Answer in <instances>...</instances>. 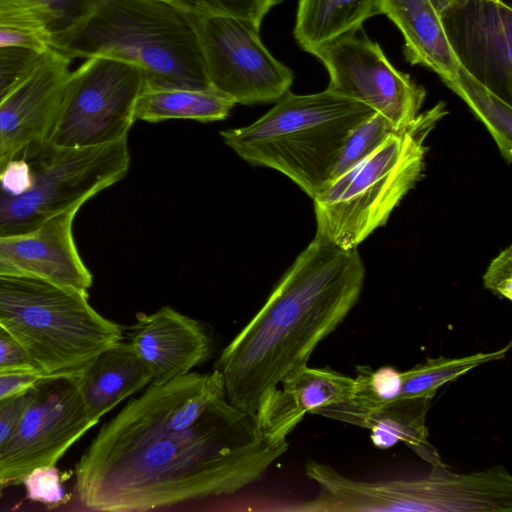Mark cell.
I'll list each match as a JSON object with an SVG mask.
<instances>
[{"label":"cell","mask_w":512,"mask_h":512,"mask_svg":"<svg viewBox=\"0 0 512 512\" xmlns=\"http://www.w3.org/2000/svg\"><path fill=\"white\" fill-rule=\"evenodd\" d=\"M288 447L227 400L218 369L189 372L151 382L101 427L76 464L75 491L82 506L105 512L230 495L260 480Z\"/></svg>","instance_id":"cell-1"},{"label":"cell","mask_w":512,"mask_h":512,"mask_svg":"<svg viewBox=\"0 0 512 512\" xmlns=\"http://www.w3.org/2000/svg\"><path fill=\"white\" fill-rule=\"evenodd\" d=\"M364 280L357 248L343 249L315 235L218 358L227 400L255 414L262 396L306 366L317 345L343 322Z\"/></svg>","instance_id":"cell-2"},{"label":"cell","mask_w":512,"mask_h":512,"mask_svg":"<svg viewBox=\"0 0 512 512\" xmlns=\"http://www.w3.org/2000/svg\"><path fill=\"white\" fill-rule=\"evenodd\" d=\"M52 48L71 59L109 57L135 64L146 87H210L197 15L165 0H95L54 32Z\"/></svg>","instance_id":"cell-3"},{"label":"cell","mask_w":512,"mask_h":512,"mask_svg":"<svg viewBox=\"0 0 512 512\" xmlns=\"http://www.w3.org/2000/svg\"><path fill=\"white\" fill-rule=\"evenodd\" d=\"M374 113L327 89L303 95L289 91L252 124L220 135L240 158L277 170L313 198L329 181L350 133Z\"/></svg>","instance_id":"cell-4"},{"label":"cell","mask_w":512,"mask_h":512,"mask_svg":"<svg viewBox=\"0 0 512 512\" xmlns=\"http://www.w3.org/2000/svg\"><path fill=\"white\" fill-rule=\"evenodd\" d=\"M447 111L443 102L419 113L407 128L343 173L312 198L316 235L343 249L357 248L384 226L393 210L423 175L425 140Z\"/></svg>","instance_id":"cell-5"},{"label":"cell","mask_w":512,"mask_h":512,"mask_svg":"<svg viewBox=\"0 0 512 512\" xmlns=\"http://www.w3.org/2000/svg\"><path fill=\"white\" fill-rule=\"evenodd\" d=\"M0 327L44 376L78 373L123 339L122 327L89 304L87 291L26 275L0 274Z\"/></svg>","instance_id":"cell-6"},{"label":"cell","mask_w":512,"mask_h":512,"mask_svg":"<svg viewBox=\"0 0 512 512\" xmlns=\"http://www.w3.org/2000/svg\"><path fill=\"white\" fill-rule=\"evenodd\" d=\"M305 473L319 494L295 510L308 512H511L512 477L502 465L456 473L445 463L414 477L382 481L348 478L309 459Z\"/></svg>","instance_id":"cell-7"},{"label":"cell","mask_w":512,"mask_h":512,"mask_svg":"<svg viewBox=\"0 0 512 512\" xmlns=\"http://www.w3.org/2000/svg\"><path fill=\"white\" fill-rule=\"evenodd\" d=\"M32 184L19 195L0 191V236L32 231L80 207L121 180L130 165L127 139L80 148L34 145L26 151Z\"/></svg>","instance_id":"cell-8"},{"label":"cell","mask_w":512,"mask_h":512,"mask_svg":"<svg viewBox=\"0 0 512 512\" xmlns=\"http://www.w3.org/2000/svg\"><path fill=\"white\" fill-rule=\"evenodd\" d=\"M146 75L139 66L109 57L87 58L71 71L45 144L98 146L127 139Z\"/></svg>","instance_id":"cell-9"},{"label":"cell","mask_w":512,"mask_h":512,"mask_svg":"<svg viewBox=\"0 0 512 512\" xmlns=\"http://www.w3.org/2000/svg\"><path fill=\"white\" fill-rule=\"evenodd\" d=\"M79 373L42 376L14 433L0 449V490L33 469L55 465L95 422L83 402Z\"/></svg>","instance_id":"cell-10"},{"label":"cell","mask_w":512,"mask_h":512,"mask_svg":"<svg viewBox=\"0 0 512 512\" xmlns=\"http://www.w3.org/2000/svg\"><path fill=\"white\" fill-rule=\"evenodd\" d=\"M210 87L235 103L276 102L290 91L292 70L263 44L252 23L228 15L197 16Z\"/></svg>","instance_id":"cell-11"},{"label":"cell","mask_w":512,"mask_h":512,"mask_svg":"<svg viewBox=\"0 0 512 512\" xmlns=\"http://www.w3.org/2000/svg\"><path fill=\"white\" fill-rule=\"evenodd\" d=\"M310 54L328 72L327 90L368 105L401 129L418 116L425 89L396 69L378 43L354 33Z\"/></svg>","instance_id":"cell-12"},{"label":"cell","mask_w":512,"mask_h":512,"mask_svg":"<svg viewBox=\"0 0 512 512\" xmlns=\"http://www.w3.org/2000/svg\"><path fill=\"white\" fill-rule=\"evenodd\" d=\"M439 14L446 40L460 67L511 104L510 6L503 0H450Z\"/></svg>","instance_id":"cell-13"},{"label":"cell","mask_w":512,"mask_h":512,"mask_svg":"<svg viewBox=\"0 0 512 512\" xmlns=\"http://www.w3.org/2000/svg\"><path fill=\"white\" fill-rule=\"evenodd\" d=\"M72 60L54 48L39 53L0 100V169L28 148L46 142Z\"/></svg>","instance_id":"cell-14"},{"label":"cell","mask_w":512,"mask_h":512,"mask_svg":"<svg viewBox=\"0 0 512 512\" xmlns=\"http://www.w3.org/2000/svg\"><path fill=\"white\" fill-rule=\"evenodd\" d=\"M77 212L62 213L26 233L0 236V274L33 276L87 291L92 274L72 232Z\"/></svg>","instance_id":"cell-15"},{"label":"cell","mask_w":512,"mask_h":512,"mask_svg":"<svg viewBox=\"0 0 512 512\" xmlns=\"http://www.w3.org/2000/svg\"><path fill=\"white\" fill-rule=\"evenodd\" d=\"M128 336L157 384L191 372L212 352V339L203 324L168 306L149 315L138 313Z\"/></svg>","instance_id":"cell-16"},{"label":"cell","mask_w":512,"mask_h":512,"mask_svg":"<svg viewBox=\"0 0 512 512\" xmlns=\"http://www.w3.org/2000/svg\"><path fill=\"white\" fill-rule=\"evenodd\" d=\"M260 399L255 416L264 437L272 443L287 442V436L307 413L347 401L354 378L329 367L307 365L287 377Z\"/></svg>","instance_id":"cell-17"},{"label":"cell","mask_w":512,"mask_h":512,"mask_svg":"<svg viewBox=\"0 0 512 512\" xmlns=\"http://www.w3.org/2000/svg\"><path fill=\"white\" fill-rule=\"evenodd\" d=\"M404 38V55L411 65L436 73L443 83L452 81L460 67L446 40L439 11L432 0H378Z\"/></svg>","instance_id":"cell-18"},{"label":"cell","mask_w":512,"mask_h":512,"mask_svg":"<svg viewBox=\"0 0 512 512\" xmlns=\"http://www.w3.org/2000/svg\"><path fill=\"white\" fill-rule=\"evenodd\" d=\"M153 378L129 342H119L100 353L79 373V389L90 419L96 424L125 398Z\"/></svg>","instance_id":"cell-19"},{"label":"cell","mask_w":512,"mask_h":512,"mask_svg":"<svg viewBox=\"0 0 512 512\" xmlns=\"http://www.w3.org/2000/svg\"><path fill=\"white\" fill-rule=\"evenodd\" d=\"M378 14V0H298L293 35L299 47L311 53L356 33Z\"/></svg>","instance_id":"cell-20"},{"label":"cell","mask_w":512,"mask_h":512,"mask_svg":"<svg viewBox=\"0 0 512 512\" xmlns=\"http://www.w3.org/2000/svg\"><path fill=\"white\" fill-rule=\"evenodd\" d=\"M432 399H398L371 413L362 428L370 431V439L378 449H389L402 442L431 466L439 464L441 457L428 441L426 426V415Z\"/></svg>","instance_id":"cell-21"},{"label":"cell","mask_w":512,"mask_h":512,"mask_svg":"<svg viewBox=\"0 0 512 512\" xmlns=\"http://www.w3.org/2000/svg\"><path fill=\"white\" fill-rule=\"evenodd\" d=\"M236 103L212 87L153 88L144 86L134 119L156 123L167 119L211 122L225 119Z\"/></svg>","instance_id":"cell-22"},{"label":"cell","mask_w":512,"mask_h":512,"mask_svg":"<svg viewBox=\"0 0 512 512\" xmlns=\"http://www.w3.org/2000/svg\"><path fill=\"white\" fill-rule=\"evenodd\" d=\"M402 372L392 366L376 370L369 366L356 368L352 396L345 402L325 407L317 415L362 427L373 412L399 399Z\"/></svg>","instance_id":"cell-23"},{"label":"cell","mask_w":512,"mask_h":512,"mask_svg":"<svg viewBox=\"0 0 512 512\" xmlns=\"http://www.w3.org/2000/svg\"><path fill=\"white\" fill-rule=\"evenodd\" d=\"M58 26V16L40 2L0 0V49L43 52L52 48Z\"/></svg>","instance_id":"cell-24"},{"label":"cell","mask_w":512,"mask_h":512,"mask_svg":"<svg viewBox=\"0 0 512 512\" xmlns=\"http://www.w3.org/2000/svg\"><path fill=\"white\" fill-rule=\"evenodd\" d=\"M466 102L486 126L497 147L510 164L512 160V106L459 67L455 78L445 84Z\"/></svg>","instance_id":"cell-25"},{"label":"cell","mask_w":512,"mask_h":512,"mask_svg":"<svg viewBox=\"0 0 512 512\" xmlns=\"http://www.w3.org/2000/svg\"><path fill=\"white\" fill-rule=\"evenodd\" d=\"M511 343L492 351L479 352L458 358H428L416 366L402 371V390L399 399L434 397L438 388L454 381L470 370L488 362L502 360Z\"/></svg>","instance_id":"cell-26"},{"label":"cell","mask_w":512,"mask_h":512,"mask_svg":"<svg viewBox=\"0 0 512 512\" xmlns=\"http://www.w3.org/2000/svg\"><path fill=\"white\" fill-rule=\"evenodd\" d=\"M403 129L398 128L386 117L375 112L350 133L341 149L330 179L343 173L367 156L390 135Z\"/></svg>","instance_id":"cell-27"},{"label":"cell","mask_w":512,"mask_h":512,"mask_svg":"<svg viewBox=\"0 0 512 512\" xmlns=\"http://www.w3.org/2000/svg\"><path fill=\"white\" fill-rule=\"evenodd\" d=\"M194 15H228L260 29L265 16L283 0H165Z\"/></svg>","instance_id":"cell-28"},{"label":"cell","mask_w":512,"mask_h":512,"mask_svg":"<svg viewBox=\"0 0 512 512\" xmlns=\"http://www.w3.org/2000/svg\"><path fill=\"white\" fill-rule=\"evenodd\" d=\"M29 500L38 502L48 508L63 505L67 499L60 472L55 465L42 466L29 472L21 482Z\"/></svg>","instance_id":"cell-29"},{"label":"cell","mask_w":512,"mask_h":512,"mask_svg":"<svg viewBox=\"0 0 512 512\" xmlns=\"http://www.w3.org/2000/svg\"><path fill=\"white\" fill-rule=\"evenodd\" d=\"M484 287L496 296L512 299V248L509 245L489 264L483 275Z\"/></svg>","instance_id":"cell-30"},{"label":"cell","mask_w":512,"mask_h":512,"mask_svg":"<svg viewBox=\"0 0 512 512\" xmlns=\"http://www.w3.org/2000/svg\"><path fill=\"white\" fill-rule=\"evenodd\" d=\"M39 53L24 48L0 49V100Z\"/></svg>","instance_id":"cell-31"},{"label":"cell","mask_w":512,"mask_h":512,"mask_svg":"<svg viewBox=\"0 0 512 512\" xmlns=\"http://www.w3.org/2000/svg\"><path fill=\"white\" fill-rule=\"evenodd\" d=\"M22 372L42 375L20 343L0 327V374Z\"/></svg>","instance_id":"cell-32"},{"label":"cell","mask_w":512,"mask_h":512,"mask_svg":"<svg viewBox=\"0 0 512 512\" xmlns=\"http://www.w3.org/2000/svg\"><path fill=\"white\" fill-rule=\"evenodd\" d=\"M35 395V384L0 400V449L14 433L23 413Z\"/></svg>","instance_id":"cell-33"},{"label":"cell","mask_w":512,"mask_h":512,"mask_svg":"<svg viewBox=\"0 0 512 512\" xmlns=\"http://www.w3.org/2000/svg\"><path fill=\"white\" fill-rule=\"evenodd\" d=\"M32 184V168L26 156L13 158L0 169V191L19 195Z\"/></svg>","instance_id":"cell-34"},{"label":"cell","mask_w":512,"mask_h":512,"mask_svg":"<svg viewBox=\"0 0 512 512\" xmlns=\"http://www.w3.org/2000/svg\"><path fill=\"white\" fill-rule=\"evenodd\" d=\"M49 7L59 19L57 30L70 24L85 13L95 0H34ZM56 30V31H57Z\"/></svg>","instance_id":"cell-35"},{"label":"cell","mask_w":512,"mask_h":512,"mask_svg":"<svg viewBox=\"0 0 512 512\" xmlns=\"http://www.w3.org/2000/svg\"><path fill=\"white\" fill-rule=\"evenodd\" d=\"M42 376L25 372L0 374V400L32 387Z\"/></svg>","instance_id":"cell-36"},{"label":"cell","mask_w":512,"mask_h":512,"mask_svg":"<svg viewBox=\"0 0 512 512\" xmlns=\"http://www.w3.org/2000/svg\"><path fill=\"white\" fill-rule=\"evenodd\" d=\"M437 10L440 12L450 0H432Z\"/></svg>","instance_id":"cell-37"}]
</instances>
